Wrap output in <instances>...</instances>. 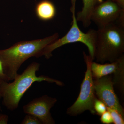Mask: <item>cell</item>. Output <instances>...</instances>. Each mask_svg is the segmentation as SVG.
Wrapping results in <instances>:
<instances>
[{
	"mask_svg": "<svg viewBox=\"0 0 124 124\" xmlns=\"http://www.w3.org/2000/svg\"><path fill=\"white\" fill-rule=\"evenodd\" d=\"M59 36L58 33H56L43 39L20 41L8 48L0 50V60L7 81L15 79L21 65L28 59L42 56L45 47L57 40Z\"/></svg>",
	"mask_w": 124,
	"mask_h": 124,
	"instance_id": "1",
	"label": "cell"
},
{
	"mask_svg": "<svg viewBox=\"0 0 124 124\" xmlns=\"http://www.w3.org/2000/svg\"><path fill=\"white\" fill-rule=\"evenodd\" d=\"M40 64L33 62L29 65L22 74H18L13 82L4 81L0 84V93L2 99V104L10 111L18 107L22 98L34 82L42 81L55 83L59 86L64 85L63 82L48 76H37L36 72L39 69Z\"/></svg>",
	"mask_w": 124,
	"mask_h": 124,
	"instance_id": "2",
	"label": "cell"
},
{
	"mask_svg": "<svg viewBox=\"0 0 124 124\" xmlns=\"http://www.w3.org/2000/svg\"><path fill=\"white\" fill-rule=\"evenodd\" d=\"M94 60L99 63H111L124 55V27L112 23L98 28Z\"/></svg>",
	"mask_w": 124,
	"mask_h": 124,
	"instance_id": "3",
	"label": "cell"
},
{
	"mask_svg": "<svg viewBox=\"0 0 124 124\" xmlns=\"http://www.w3.org/2000/svg\"><path fill=\"white\" fill-rule=\"evenodd\" d=\"M70 11L72 22L70 29L67 33L62 38L57 39L45 47L42 55L49 59L52 57V52L63 46L75 42H80L85 45L87 48L90 56L94 60L95 43L97 39V30L90 29L86 33L82 32L78 24L76 13V0H72Z\"/></svg>",
	"mask_w": 124,
	"mask_h": 124,
	"instance_id": "4",
	"label": "cell"
},
{
	"mask_svg": "<svg viewBox=\"0 0 124 124\" xmlns=\"http://www.w3.org/2000/svg\"><path fill=\"white\" fill-rule=\"evenodd\" d=\"M83 54L86 70L81 86L79 94L74 103L67 109V114L71 116L78 115L86 111H89L93 115L96 114L94 104L97 97L91 68L93 60L89 55H86L84 51Z\"/></svg>",
	"mask_w": 124,
	"mask_h": 124,
	"instance_id": "5",
	"label": "cell"
},
{
	"mask_svg": "<svg viewBox=\"0 0 124 124\" xmlns=\"http://www.w3.org/2000/svg\"><path fill=\"white\" fill-rule=\"evenodd\" d=\"M95 95L107 107L117 111L124 117V110L115 93L112 76L108 75L93 80Z\"/></svg>",
	"mask_w": 124,
	"mask_h": 124,
	"instance_id": "6",
	"label": "cell"
},
{
	"mask_svg": "<svg viewBox=\"0 0 124 124\" xmlns=\"http://www.w3.org/2000/svg\"><path fill=\"white\" fill-rule=\"evenodd\" d=\"M124 15V9L116 2L108 0L98 5L91 14V20L101 28L115 23Z\"/></svg>",
	"mask_w": 124,
	"mask_h": 124,
	"instance_id": "7",
	"label": "cell"
},
{
	"mask_svg": "<svg viewBox=\"0 0 124 124\" xmlns=\"http://www.w3.org/2000/svg\"><path fill=\"white\" fill-rule=\"evenodd\" d=\"M57 101L56 98L44 95L31 101L23 106V109L24 113L37 117L42 124H54L50 110Z\"/></svg>",
	"mask_w": 124,
	"mask_h": 124,
	"instance_id": "8",
	"label": "cell"
},
{
	"mask_svg": "<svg viewBox=\"0 0 124 124\" xmlns=\"http://www.w3.org/2000/svg\"><path fill=\"white\" fill-rule=\"evenodd\" d=\"M124 60V55L116 62L109 63L101 64L93 61L91 68L93 79H97L105 76L112 75Z\"/></svg>",
	"mask_w": 124,
	"mask_h": 124,
	"instance_id": "9",
	"label": "cell"
},
{
	"mask_svg": "<svg viewBox=\"0 0 124 124\" xmlns=\"http://www.w3.org/2000/svg\"><path fill=\"white\" fill-rule=\"evenodd\" d=\"M83 6L81 11L76 15L78 22L82 23L85 28L88 27L91 24V16L94 9L103 0H82Z\"/></svg>",
	"mask_w": 124,
	"mask_h": 124,
	"instance_id": "10",
	"label": "cell"
},
{
	"mask_svg": "<svg viewBox=\"0 0 124 124\" xmlns=\"http://www.w3.org/2000/svg\"><path fill=\"white\" fill-rule=\"evenodd\" d=\"M35 11L37 18L44 21L53 19L56 13L54 5L48 0H43L38 2L36 5Z\"/></svg>",
	"mask_w": 124,
	"mask_h": 124,
	"instance_id": "11",
	"label": "cell"
},
{
	"mask_svg": "<svg viewBox=\"0 0 124 124\" xmlns=\"http://www.w3.org/2000/svg\"><path fill=\"white\" fill-rule=\"evenodd\" d=\"M112 81L122 95H124V60L122 61L115 72L113 74Z\"/></svg>",
	"mask_w": 124,
	"mask_h": 124,
	"instance_id": "12",
	"label": "cell"
},
{
	"mask_svg": "<svg viewBox=\"0 0 124 124\" xmlns=\"http://www.w3.org/2000/svg\"><path fill=\"white\" fill-rule=\"evenodd\" d=\"M107 110L110 113L113 119V123L115 124H124V117L117 111L108 107H107Z\"/></svg>",
	"mask_w": 124,
	"mask_h": 124,
	"instance_id": "13",
	"label": "cell"
},
{
	"mask_svg": "<svg viewBox=\"0 0 124 124\" xmlns=\"http://www.w3.org/2000/svg\"><path fill=\"white\" fill-rule=\"evenodd\" d=\"M94 108L96 114L101 115L107 111V107L102 101L96 98L94 101Z\"/></svg>",
	"mask_w": 124,
	"mask_h": 124,
	"instance_id": "14",
	"label": "cell"
},
{
	"mask_svg": "<svg viewBox=\"0 0 124 124\" xmlns=\"http://www.w3.org/2000/svg\"><path fill=\"white\" fill-rule=\"evenodd\" d=\"M21 124H42V123L40 120L35 116L30 114H27Z\"/></svg>",
	"mask_w": 124,
	"mask_h": 124,
	"instance_id": "15",
	"label": "cell"
},
{
	"mask_svg": "<svg viewBox=\"0 0 124 124\" xmlns=\"http://www.w3.org/2000/svg\"><path fill=\"white\" fill-rule=\"evenodd\" d=\"M100 121L103 124H110L113 123V119L110 113L107 110L101 115Z\"/></svg>",
	"mask_w": 124,
	"mask_h": 124,
	"instance_id": "16",
	"label": "cell"
},
{
	"mask_svg": "<svg viewBox=\"0 0 124 124\" xmlns=\"http://www.w3.org/2000/svg\"><path fill=\"white\" fill-rule=\"evenodd\" d=\"M8 120V116L7 115L0 113V124H7Z\"/></svg>",
	"mask_w": 124,
	"mask_h": 124,
	"instance_id": "17",
	"label": "cell"
},
{
	"mask_svg": "<svg viewBox=\"0 0 124 124\" xmlns=\"http://www.w3.org/2000/svg\"><path fill=\"white\" fill-rule=\"evenodd\" d=\"M7 81V78L3 72L2 70V64L0 60V84L4 81Z\"/></svg>",
	"mask_w": 124,
	"mask_h": 124,
	"instance_id": "18",
	"label": "cell"
},
{
	"mask_svg": "<svg viewBox=\"0 0 124 124\" xmlns=\"http://www.w3.org/2000/svg\"><path fill=\"white\" fill-rule=\"evenodd\" d=\"M117 3L120 6L124 9V0H111Z\"/></svg>",
	"mask_w": 124,
	"mask_h": 124,
	"instance_id": "19",
	"label": "cell"
},
{
	"mask_svg": "<svg viewBox=\"0 0 124 124\" xmlns=\"http://www.w3.org/2000/svg\"><path fill=\"white\" fill-rule=\"evenodd\" d=\"M2 99L1 98V95L0 93V110L2 111V109H1V99Z\"/></svg>",
	"mask_w": 124,
	"mask_h": 124,
	"instance_id": "20",
	"label": "cell"
}]
</instances>
